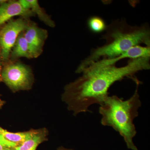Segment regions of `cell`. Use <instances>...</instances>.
Here are the masks:
<instances>
[{"instance_id":"15","label":"cell","mask_w":150,"mask_h":150,"mask_svg":"<svg viewBox=\"0 0 150 150\" xmlns=\"http://www.w3.org/2000/svg\"><path fill=\"white\" fill-rule=\"evenodd\" d=\"M5 148H6L4 147V146H3L2 145L0 144V150H3L4 149H5Z\"/></svg>"},{"instance_id":"7","label":"cell","mask_w":150,"mask_h":150,"mask_svg":"<svg viewBox=\"0 0 150 150\" xmlns=\"http://www.w3.org/2000/svg\"><path fill=\"white\" fill-rule=\"evenodd\" d=\"M150 58V46L138 45L132 47L123 54L112 59H102L93 64L100 66L115 65L116 63L122 59H135L139 58Z\"/></svg>"},{"instance_id":"17","label":"cell","mask_w":150,"mask_h":150,"mask_svg":"<svg viewBox=\"0 0 150 150\" xmlns=\"http://www.w3.org/2000/svg\"><path fill=\"white\" fill-rule=\"evenodd\" d=\"M6 1H0V5H1L2 4H3V3L5 2Z\"/></svg>"},{"instance_id":"12","label":"cell","mask_w":150,"mask_h":150,"mask_svg":"<svg viewBox=\"0 0 150 150\" xmlns=\"http://www.w3.org/2000/svg\"><path fill=\"white\" fill-rule=\"evenodd\" d=\"M29 3L30 9L35 14H36L38 18L44 23L50 27H54L55 24L54 22L51 18L44 12L43 9L41 8L36 0H27Z\"/></svg>"},{"instance_id":"4","label":"cell","mask_w":150,"mask_h":150,"mask_svg":"<svg viewBox=\"0 0 150 150\" xmlns=\"http://www.w3.org/2000/svg\"><path fill=\"white\" fill-rule=\"evenodd\" d=\"M3 81L14 92L31 88L33 79L28 66L15 63L6 66L1 73Z\"/></svg>"},{"instance_id":"9","label":"cell","mask_w":150,"mask_h":150,"mask_svg":"<svg viewBox=\"0 0 150 150\" xmlns=\"http://www.w3.org/2000/svg\"><path fill=\"white\" fill-rule=\"evenodd\" d=\"M30 133V131L13 133L0 127V144L6 148L14 149L26 139Z\"/></svg>"},{"instance_id":"16","label":"cell","mask_w":150,"mask_h":150,"mask_svg":"<svg viewBox=\"0 0 150 150\" xmlns=\"http://www.w3.org/2000/svg\"><path fill=\"white\" fill-rule=\"evenodd\" d=\"M58 150H69V149H64V148H59V149Z\"/></svg>"},{"instance_id":"13","label":"cell","mask_w":150,"mask_h":150,"mask_svg":"<svg viewBox=\"0 0 150 150\" xmlns=\"http://www.w3.org/2000/svg\"><path fill=\"white\" fill-rule=\"evenodd\" d=\"M89 29L95 33H100L105 31L107 27L104 20L100 17L93 16L89 18L87 22Z\"/></svg>"},{"instance_id":"8","label":"cell","mask_w":150,"mask_h":150,"mask_svg":"<svg viewBox=\"0 0 150 150\" xmlns=\"http://www.w3.org/2000/svg\"><path fill=\"white\" fill-rule=\"evenodd\" d=\"M6 1L0 5V26L14 16L28 17L35 15L31 10L23 8L19 1Z\"/></svg>"},{"instance_id":"1","label":"cell","mask_w":150,"mask_h":150,"mask_svg":"<svg viewBox=\"0 0 150 150\" xmlns=\"http://www.w3.org/2000/svg\"><path fill=\"white\" fill-rule=\"evenodd\" d=\"M150 69V58L144 57L130 59L122 67L92 64L83 71L81 76L66 86L62 99L75 115L90 112L91 105H100L109 96L108 90L113 84L126 78L135 82L138 80L135 76L137 73Z\"/></svg>"},{"instance_id":"3","label":"cell","mask_w":150,"mask_h":150,"mask_svg":"<svg viewBox=\"0 0 150 150\" xmlns=\"http://www.w3.org/2000/svg\"><path fill=\"white\" fill-rule=\"evenodd\" d=\"M135 83L136 90L129 99L123 100L116 96H108L99 109L103 126H110L118 132L123 137L128 149L132 150H138L133 140L137 134L134 121L139 116L138 110L142 106L138 92L141 82L138 80Z\"/></svg>"},{"instance_id":"2","label":"cell","mask_w":150,"mask_h":150,"mask_svg":"<svg viewBox=\"0 0 150 150\" xmlns=\"http://www.w3.org/2000/svg\"><path fill=\"white\" fill-rule=\"evenodd\" d=\"M102 39L103 46L92 49L90 54L79 65L76 73L80 74L95 62L112 59L134 46L143 44L150 46V29L146 24L138 26L128 24L125 19H117L107 25Z\"/></svg>"},{"instance_id":"18","label":"cell","mask_w":150,"mask_h":150,"mask_svg":"<svg viewBox=\"0 0 150 150\" xmlns=\"http://www.w3.org/2000/svg\"><path fill=\"white\" fill-rule=\"evenodd\" d=\"M13 149H8V148H5L3 150H13Z\"/></svg>"},{"instance_id":"10","label":"cell","mask_w":150,"mask_h":150,"mask_svg":"<svg viewBox=\"0 0 150 150\" xmlns=\"http://www.w3.org/2000/svg\"><path fill=\"white\" fill-rule=\"evenodd\" d=\"M47 135L44 129L30 130L26 139L14 150H36L38 145L46 141Z\"/></svg>"},{"instance_id":"6","label":"cell","mask_w":150,"mask_h":150,"mask_svg":"<svg viewBox=\"0 0 150 150\" xmlns=\"http://www.w3.org/2000/svg\"><path fill=\"white\" fill-rule=\"evenodd\" d=\"M24 31L25 38L28 44L31 58H37L43 52V46L48 37V32L34 23L28 24Z\"/></svg>"},{"instance_id":"14","label":"cell","mask_w":150,"mask_h":150,"mask_svg":"<svg viewBox=\"0 0 150 150\" xmlns=\"http://www.w3.org/2000/svg\"><path fill=\"white\" fill-rule=\"evenodd\" d=\"M1 66H0V77H1ZM3 103V101L0 99V107L2 105Z\"/></svg>"},{"instance_id":"5","label":"cell","mask_w":150,"mask_h":150,"mask_svg":"<svg viewBox=\"0 0 150 150\" xmlns=\"http://www.w3.org/2000/svg\"><path fill=\"white\" fill-rule=\"evenodd\" d=\"M28 23L20 18L11 21L0 31V47L3 59H8L12 48L19 35L27 27Z\"/></svg>"},{"instance_id":"11","label":"cell","mask_w":150,"mask_h":150,"mask_svg":"<svg viewBox=\"0 0 150 150\" xmlns=\"http://www.w3.org/2000/svg\"><path fill=\"white\" fill-rule=\"evenodd\" d=\"M24 31L19 35L12 48L11 58L12 60H15L21 57L31 59L28 44L25 38Z\"/></svg>"}]
</instances>
